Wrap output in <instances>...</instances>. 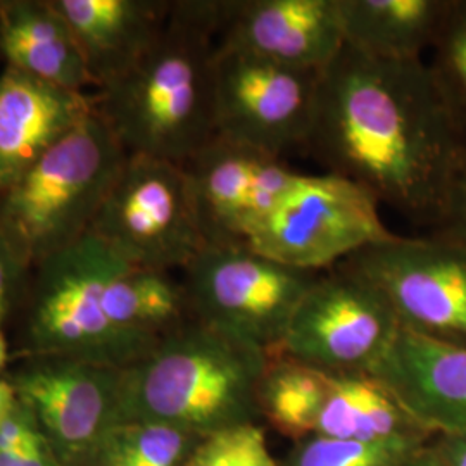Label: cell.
<instances>
[{"label": "cell", "instance_id": "obj_1", "mask_svg": "<svg viewBox=\"0 0 466 466\" xmlns=\"http://www.w3.org/2000/svg\"><path fill=\"white\" fill-rule=\"evenodd\" d=\"M306 147L329 173L433 225L466 163L465 138L425 59H377L348 46L321 73Z\"/></svg>", "mask_w": 466, "mask_h": 466}, {"label": "cell", "instance_id": "obj_2", "mask_svg": "<svg viewBox=\"0 0 466 466\" xmlns=\"http://www.w3.org/2000/svg\"><path fill=\"white\" fill-rule=\"evenodd\" d=\"M228 2H171L146 54L100 88L96 111L128 156L185 167L215 137V56Z\"/></svg>", "mask_w": 466, "mask_h": 466}, {"label": "cell", "instance_id": "obj_3", "mask_svg": "<svg viewBox=\"0 0 466 466\" xmlns=\"http://www.w3.org/2000/svg\"><path fill=\"white\" fill-rule=\"evenodd\" d=\"M269 354L198 319L123 370L117 423H152L206 439L261 418Z\"/></svg>", "mask_w": 466, "mask_h": 466}, {"label": "cell", "instance_id": "obj_4", "mask_svg": "<svg viewBox=\"0 0 466 466\" xmlns=\"http://www.w3.org/2000/svg\"><path fill=\"white\" fill-rule=\"evenodd\" d=\"M127 157L96 111L0 192V237L25 271L90 232Z\"/></svg>", "mask_w": 466, "mask_h": 466}, {"label": "cell", "instance_id": "obj_5", "mask_svg": "<svg viewBox=\"0 0 466 466\" xmlns=\"http://www.w3.org/2000/svg\"><path fill=\"white\" fill-rule=\"evenodd\" d=\"M123 265L113 250L86 233L36 268L30 335L40 356L128 368L161 342L117 329L104 311L106 285Z\"/></svg>", "mask_w": 466, "mask_h": 466}, {"label": "cell", "instance_id": "obj_6", "mask_svg": "<svg viewBox=\"0 0 466 466\" xmlns=\"http://www.w3.org/2000/svg\"><path fill=\"white\" fill-rule=\"evenodd\" d=\"M88 233L127 265L167 273L206 248L187 169L146 156L127 157Z\"/></svg>", "mask_w": 466, "mask_h": 466}, {"label": "cell", "instance_id": "obj_7", "mask_svg": "<svg viewBox=\"0 0 466 466\" xmlns=\"http://www.w3.org/2000/svg\"><path fill=\"white\" fill-rule=\"evenodd\" d=\"M184 271L198 321L269 356L319 275L285 267L248 244H208Z\"/></svg>", "mask_w": 466, "mask_h": 466}, {"label": "cell", "instance_id": "obj_8", "mask_svg": "<svg viewBox=\"0 0 466 466\" xmlns=\"http://www.w3.org/2000/svg\"><path fill=\"white\" fill-rule=\"evenodd\" d=\"M379 206L368 190L344 177L304 173L248 246L285 267L323 273L394 235Z\"/></svg>", "mask_w": 466, "mask_h": 466}, {"label": "cell", "instance_id": "obj_9", "mask_svg": "<svg viewBox=\"0 0 466 466\" xmlns=\"http://www.w3.org/2000/svg\"><path fill=\"white\" fill-rule=\"evenodd\" d=\"M400 329L392 306L373 283L335 267L319 273L306 292L277 354L327 373H370Z\"/></svg>", "mask_w": 466, "mask_h": 466}, {"label": "cell", "instance_id": "obj_10", "mask_svg": "<svg viewBox=\"0 0 466 466\" xmlns=\"http://www.w3.org/2000/svg\"><path fill=\"white\" fill-rule=\"evenodd\" d=\"M339 267L373 283L402 329L466 346L465 242L394 233Z\"/></svg>", "mask_w": 466, "mask_h": 466}, {"label": "cell", "instance_id": "obj_11", "mask_svg": "<svg viewBox=\"0 0 466 466\" xmlns=\"http://www.w3.org/2000/svg\"><path fill=\"white\" fill-rule=\"evenodd\" d=\"M321 73L275 65L240 50L215 56L217 137L282 157L308 146Z\"/></svg>", "mask_w": 466, "mask_h": 466}, {"label": "cell", "instance_id": "obj_12", "mask_svg": "<svg viewBox=\"0 0 466 466\" xmlns=\"http://www.w3.org/2000/svg\"><path fill=\"white\" fill-rule=\"evenodd\" d=\"M125 368L44 358L11 377L63 466H82L117 423Z\"/></svg>", "mask_w": 466, "mask_h": 466}, {"label": "cell", "instance_id": "obj_13", "mask_svg": "<svg viewBox=\"0 0 466 466\" xmlns=\"http://www.w3.org/2000/svg\"><path fill=\"white\" fill-rule=\"evenodd\" d=\"M208 244H248L304 173L282 157L215 137L187 165Z\"/></svg>", "mask_w": 466, "mask_h": 466}, {"label": "cell", "instance_id": "obj_14", "mask_svg": "<svg viewBox=\"0 0 466 466\" xmlns=\"http://www.w3.org/2000/svg\"><path fill=\"white\" fill-rule=\"evenodd\" d=\"M219 46L323 73L346 44L337 0H230Z\"/></svg>", "mask_w": 466, "mask_h": 466}, {"label": "cell", "instance_id": "obj_15", "mask_svg": "<svg viewBox=\"0 0 466 466\" xmlns=\"http://www.w3.org/2000/svg\"><path fill=\"white\" fill-rule=\"evenodd\" d=\"M432 435H466V346L400 327L370 371Z\"/></svg>", "mask_w": 466, "mask_h": 466}, {"label": "cell", "instance_id": "obj_16", "mask_svg": "<svg viewBox=\"0 0 466 466\" xmlns=\"http://www.w3.org/2000/svg\"><path fill=\"white\" fill-rule=\"evenodd\" d=\"M94 113L96 104L85 94L5 66L0 73V192Z\"/></svg>", "mask_w": 466, "mask_h": 466}, {"label": "cell", "instance_id": "obj_17", "mask_svg": "<svg viewBox=\"0 0 466 466\" xmlns=\"http://www.w3.org/2000/svg\"><path fill=\"white\" fill-rule=\"evenodd\" d=\"M52 5L76 36L99 90L146 54L171 9V2L157 0H52Z\"/></svg>", "mask_w": 466, "mask_h": 466}, {"label": "cell", "instance_id": "obj_18", "mask_svg": "<svg viewBox=\"0 0 466 466\" xmlns=\"http://www.w3.org/2000/svg\"><path fill=\"white\" fill-rule=\"evenodd\" d=\"M0 52L7 66L69 92L85 94L96 85L76 36L52 0H2Z\"/></svg>", "mask_w": 466, "mask_h": 466}, {"label": "cell", "instance_id": "obj_19", "mask_svg": "<svg viewBox=\"0 0 466 466\" xmlns=\"http://www.w3.org/2000/svg\"><path fill=\"white\" fill-rule=\"evenodd\" d=\"M344 44L377 59H423L452 0H337Z\"/></svg>", "mask_w": 466, "mask_h": 466}, {"label": "cell", "instance_id": "obj_20", "mask_svg": "<svg viewBox=\"0 0 466 466\" xmlns=\"http://www.w3.org/2000/svg\"><path fill=\"white\" fill-rule=\"evenodd\" d=\"M315 435L358 442H420L427 432L375 375L329 373V394Z\"/></svg>", "mask_w": 466, "mask_h": 466}, {"label": "cell", "instance_id": "obj_21", "mask_svg": "<svg viewBox=\"0 0 466 466\" xmlns=\"http://www.w3.org/2000/svg\"><path fill=\"white\" fill-rule=\"evenodd\" d=\"M104 311L125 332L163 339L185 325L190 302L184 283L167 271L123 265L104 290Z\"/></svg>", "mask_w": 466, "mask_h": 466}, {"label": "cell", "instance_id": "obj_22", "mask_svg": "<svg viewBox=\"0 0 466 466\" xmlns=\"http://www.w3.org/2000/svg\"><path fill=\"white\" fill-rule=\"evenodd\" d=\"M329 394V373L280 354L269 356L259 387L261 418L299 442L315 435Z\"/></svg>", "mask_w": 466, "mask_h": 466}, {"label": "cell", "instance_id": "obj_23", "mask_svg": "<svg viewBox=\"0 0 466 466\" xmlns=\"http://www.w3.org/2000/svg\"><path fill=\"white\" fill-rule=\"evenodd\" d=\"M420 442H358L311 435L296 442L280 466H404Z\"/></svg>", "mask_w": 466, "mask_h": 466}, {"label": "cell", "instance_id": "obj_24", "mask_svg": "<svg viewBox=\"0 0 466 466\" xmlns=\"http://www.w3.org/2000/svg\"><path fill=\"white\" fill-rule=\"evenodd\" d=\"M200 441L163 425L119 423L106 432L97 446L115 451L140 466H187Z\"/></svg>", "mask_w": 466, "mask_h": 466}, {"label": "cell", "instance_id": "obj_25", "mask_svg": "<svg viewBox=\"0 0 466 466\" xmlns=\"http://www.w3.org/2000/svg\"><path fill=\"white\" fill-rule=\"evenodd\" d=\"M432 50L433 80L466 142V0H452Z\"/></svg>", "mask_w": 466, "mask_h": 466}, {"label": "cell", "instance_id": "obj_26", "mask_svg": "<svg viewBox=\"0 0 466 466\" xmlns=\"http://www.w3.org/2000/svg\"><path fill=\"white\" fill-rule=\"evenodd\" d=\"M187 466H280L271 456L258 423L242 425L202 439Z\"/></svg>", "mask_w": 466, "mask_h": 466}, {"label": "cell", "instance_id": "obj_27", "mask_svg": "<svg viewBox=\"0 0 466 466\" xmlns=\"http://www.w3.org/2000/svg\"><path fill=\"white\" fill-rule=\"evenodd\" d=\"M47 442L32 410L17 400L13 411L0 421V454L23 456Z\"/></svg>", "mask_w": 466, "mask_h": 466}, {"label": "cell", "instance_id": "obj_28", "mask_svg": "<svg viewBox=\"0 0 466 466\" xmlns=\"http://www.w3.org/2000/svg\"><path fill=\"white\" fill-rule=\"evenodd\" d=\"M437 227V233L466 244V163L452 184L444 215Z\"/></svg>", "mask_w": 466, "mask_h": 466}, {"label": "cell", "instance_id": "obj_29", "mask_svg": "<svg viewBox=\"0 0 466 466\" xmlns=\"http://www.w3.org/2000/svg\"><path fill=\"white\" fill-rule=\"evenodd\" d=\"M23 273L25 268L17 263L16 258L0 237V325L7 313L9 302L16 292L17 283Z\"/></svg>", "mask_w": 466, "mask_h": 466}, {"label": "cell", "instance_id": "obj_30", "mask_svg": "<svg viewBox=\"0 0 466 466\" xmlns=\"http://www.w3.org/2000/svg\"><path fill=\"white\" fill-rule=\"evenodd\" d=\"M0 466H63V463L47 442L23 456L0 454Z\"/></svg>", "mask_w": 466, "mask_h": 466}, {"label": "cell", "instance_id": "obj_31", "mask_svg": "<svg viewBox=\"0 0 466 466\" xmlns=\"http://www.w3.org/2000/svg\"><path fill=\"white\" fill-rule=\"evenodd\" d=\"M433 448L450 466H466V435H441Z\"/></svg>", "mask_w": 466, "mask_h": 466}, {"label": "cell", "instance_id": "obj_32", "mask_svg": "<svg viewBox=\"0 0 466 466\" xmlns=\"http://www.w3.org/2000/svg\"><path fill=\"white\" fill-rule=\"evenodd\" d=\"M404 466H450L444 458L439 454V451L435 450L431 444L425 446L423 450L418 451L417 454L406 463Z\"/></svg>", "mask_w": 466, "mask_h": 466}, {"label": "cell", "instance_id": "obj_33", "mask_svg": "<svg viewBox=\"0 0 466 466\" xmlns=\"http://www.w3.org/2000/svg\"><path fill=\"white\" fill-rule=\"evenodd\" d=\"M16 402L17 394L15 385L11 383V380L0 379V421L13 411Z\"/></svg>", "mask_w": 466, "mask_h": 466}, {"label": "cell", "instance_id": "obj_34", "mask_svg": "<svg viewBox=\"0 0 466 466\" xmlns=\"http://www.w3.org/2000/svg\"><path fill=\"white\" fill-rule=\"evenodd\" d=\"M7 363V344H5V339H4V333L0 329V371L4 370Z\"/></svg>", "mask_w": 466, "mask_h": 466}]
</instances>
